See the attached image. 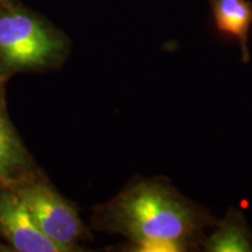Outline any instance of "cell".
<instances>
[{"instance_id":"1","label":"cell","mask_w":252,"mask_h":252,"mask_svg":"<svg viewBox=\"0 0 252 252\" xmlns=\"http://www.w3.org/2000/svg\"><path fill=\"white\" fill-rule=\"evenodd\" d=\"M215 223L207 209L162 178L135 179L94 215L97 228L124 236L128 251L135 252L197 250Z\"/></svg>"},{"instance_id":"2","label":"cell","mask_w":252,"mask_h":252,"mask_svg":"<svg viewBox=\"0 0 252 252\" xmlns=\"http://www.w3.org/2000/svg\"><path fill=\"white\" fill-rule=\"evenodd\" d=\"M70 41L42 15L18 2L0 8V77L59 67Z\"/></svg>"},{"instance_id":"3","label":"cell","mask_w":252,"mask_h":252,"mask_svg":"<svg viewBox=\"0 0 252 252\" xmlns=\"http://www.w3.org/2000/svg\"><path fill=\"white\" fill-rule=\"evenodd\" d=\"M8 187V186H7ZM21 198L31 216L46 236L71 252L86 234L77 209L37 174L9 186Z\"/></svg>"},{"instance_id":"4","label":"cell","mask_w":252,"mask_h":252,"mask_svg":"<svg viewBox=\"0 0 252 252\" xmlns=\"http://www.w3.org/2000/svg\"><path fill=\"white\" fill-rule=\"evenodd\" d=\"M0 237L19 252H71L43 234L17 193L1 184Z\"/></svg>"},{"instance_id":"5","label":"cell","mask_w":252,"mask_h":252,"mask_svg":"<svg viewBox=\"0 0 252 252\" xmlns=\"http://www.w3.org/2000/svg\"><path fill=\"white\" fill-rule=\"evenodd\" d=\"M36 174L35 166L6 110L0 106V184L13 186Z\"/></svg>"},{"instance_id":"6","label":"cell","mask_w":252,"mask_h":252,"mask_svg":"<svg viewBox=\"0 0 252 252\" xmlns=\"http://www.w3.org/2000/svg\"><path fill=\"white\" fill-rule=\"evenodd\" d=\"M216 30L238 42L242 61H250L249 36L252 27V1L250 0H209Z\"/></svg>"},{"instance_id":"7","label":"cell","mask_w":252,"mask_h":252,"mask_svg":"<svg viewBox=\"0 0 252 252\" xmlns=\"http://www.w3.org/2000/svg\"><path fill=\"white\" fill-rule=\"evenodd\" d=\"M212 234L204 236L201 249L206 252H252V230L244 213L231 208L216 220Z\"/></svg>"},{"instance_id":"8","label":"cell","mask_w":252,"mask_h":252,"mask_svg":"<svg viewBox=\"0 0 252 252\" xmlns=\"http://www.w3.org/2000/svg\"><path fill=\"white\" fill-rule=\"evenodd\" d=\"M5 83H6V80L0 77V106L6 105V102H5Z\"/></svg>"},{"instance_id":"9","label":"cell","mask_w":252,"mask_h":252,"mask_svg":"<svg viewBox=\"0 0 252 252\" xmlns=\"http://www.w3.org/2000/svg\"><path fill=\"white\" fill-rule=\"evenodd\" d=\"M14 2H17V0H0V8L9 4H14Z\"/></svg>"}]
</instances>
